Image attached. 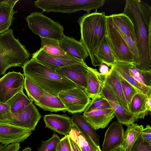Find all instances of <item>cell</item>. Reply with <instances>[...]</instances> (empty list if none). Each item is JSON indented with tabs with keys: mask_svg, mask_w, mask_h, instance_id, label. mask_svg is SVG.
<instances>
[{
	"mask_svg": "<svg viewBox=\"0 0 151 151\" xmlns=\"http://www.w3.org/2000/svg\"><path fill=\"white\" fill-rule=\"evenodd\" d=\"M134 26L139 53L138 69L151 71V6L140 0H127L123 13Z\"/></svg>",
	"mask_w": 151,
	"mask_h": 151,
	"instance_id": "1",
	"label": "cell"
},
{
	"mask_svg": "<svg viewBox=\"0 0 151 151\" xmlns=\"http://www.w3.org/2000/svg\"><path fill=\"white\" fill-rule=\"evenodd\" d=\"M23 75L45 92L57 96L61 91L73 88L77 86L70 81L44 65L31 59L22 67Z\"/></svg>",
	"mask_w": 151,
	"mask_h": 151,
	"instance_id": "2",
	"label": "cell"
},
{
	"mask_svg": "<svg viewBox=\"0 0 151 151\" xmlns=\"http://www.w3.org/2000/svg\"><path fill=\"white\" fill-rule=\"evenodd\" d=\"M106 17L105 12H99L96 10L93 13L84 14L77 21L80 27V41L85 47L94 67L98 65L93 49L105 37Z\"/></svg>",
	"mask_w": 151,
	"mask_h": 151,
	"instance_id": "3",
	"label": "cell"
},
{
	"mask_svg": "<svg viewBox=\"0 0 151 151\" xmlns=\"http://www.w3.org/2000/svg\"><path fill=\"white\" fill-rule=\"evenodd\" d=\"M31 56L25 46L15 37L12 29L0 34V75L10 68L22 67Z\"/></svg>",
	"mask_w": 151,
	"mask_h": 151,
	"instance_id": "4",
	"label": "cell"
},
{
	"mask_svg": "<svg viewBox=\"0 0 151 151\" xmlns=\"http://www.w3.org/2000/svg\"><path fill=\"white\" fill-rule=\"evenodd\" d=\"M106 0H37L35 6L43 12L70 14L81 10L90 13L104 4Z\"/></svg>",
	"mask_w": 151,
	"mask_h": 151,
	"instance_id": "5",
	"label": "cell"
},
{
	"mask_svg": "<svg viewBox=\"0 0 151 151\" xmlns=\"http://www.w3.org/2000/svg\"><path fill=\"white\" fill-rule=\"evenodd\" d=\"M105 38L116 61L134 63V56L120 30L110 16L106 17Z\"/></svg>",
	"mask_w": 151,
	"mask_h": 151,
	"instance_id": "6",
	"label": "cell"
},
{
	"mask_svg": "<svg viewBox=\"0 0 151 151\" xmlns=\"http://www.w3.org/2000/svg\"><path fill=\"white\" fill-rule=\"evenodd\" d=\"M25 20L29 29L40 38L59 40L64 35L63 26L41 12H32L27 16Z\"/></svg>",
	"mask_w": 151,
	"mask_h": 151,
	"instance_id": "7",
	"label": "cell"
},
{
	"mask_svg": "<svg viewBox=\"0 0 151 151\" xmlns=\"http://www.w3.org/2000/svg\"><path fill=\"white\" fill-rule=\"evenodd\" d=\"M58 96L67 111L72 114L84 112L91 101L85 91L78 87L61 91Z\"/></svg>",
	"mask_w": 151,
	"mask_h": 151,
	"instance_id": "8",
	"label": "cell"
},
{
	"mask_svg": "<svg viewBox=\"0 0 151 151\" xmlns=\"http://www.w3.org/2000/svg\"><path fill=\"white\" fill-rule=\"evenodd\" d=\"M25 77L20 72H9L0 78V102L6 103L23 90Z\"/></svg>",
	"mask_w": 151,
	"mask_h": 151,
	"instance_id": "9",
	"label": "cell"
},
{
	"mask_svg": "<svg viewBox=\"0 0 151 151\" xmlns=\"http://www.w3.org/2000/svg\"><path fill=\"white\" fill-rule=\"evenodd\" d=\"M42 116L33 103L24 109L17 113H11L6 122L31 131L36 127Z\"/></svg>",
	"mask_w": 151,
	"mask_h": 151,
	"instance_id": "10",
	"label": "cell"
},
{
	"mask_svg": "<svg viewBox=\"0 0 151 151\" xmlns=\"http://www.w3.org/2000/svg\"><path fill=\"white\" fill-rule=\"evenodd\" d=\"M88 67L84 62L64 67L55 71L86 92L88 87Z\"/></svg>",
	"mask_w": 151,
	"mask_h": 151,
	"instance_id": "11",
	"label": "cell"
},
{
	"mask_svg": "<svg viewBox=\"0 0 151 151\" xmlns=\"http://www.w3.org/2000/svg\"><path fill=\"white\" fill-rule=\"evenodd\" d=\"M32 58L55 70L72 64L84 62L66 54L63 56L49 54L45 52L41 48L32 54Z\"/></svg>",
	"mask_w": 151,
	"mask_h": 151,
	"instance_id": "12",
	"label": "cell"
},
{
	"mask_svg": "<svg viewBox=\"0 0 151 151\" xmlns=\"http://www.w3.org/2000/svg\"><path fill=\"white\" fill-rule=\"evenodd\" d=\"M32 131L6 122H0V143L4 145L24 141Z\"/></svg>",
	"mask_w": 151,
	"mask_h": 151,
	"instance_id": "13",
	"label": "cell"
},
{
	"mask_svg": "<svg viewBox=\"0 0 151 151\" xmlns=\"http://www.w3.org/2000/svg\"><path fill=\"white\" fill-rule=\"evenodd\" d=\"M83 115L87 122L95 131L105 128L115 117L112 108L93 110L84 112Z\"/></svg>",
	"mask_w": 151,
	"mask_h": 151,
	"instance_id": "14",
	"label": "cell"
},
{
	"mask_svg": "<svg viewBox=\"0 0 151 151\" xmlns=\"http://www.w3.org/2000/svg\"><path fill=\"white\" fill-rule=\"evenodd\" d=\"M45 127L60 134H69L72 127L71 118L66 115L53 114L45 115L43 117Z\"/></svg>",
	"mask_w": 151,
	"mask_h": 151,
	"instance_id": "15",
	"label": "cell"
},
{
	"mask_svg": "<svg viewBox=\"0 0 151 151\" xmlns=\"http://www.w3.org/2000/svg\"><path fill=\"white\" fill-rule=\"evenodd\" d=\"M124 132L122 124L116 122H112L105 133L102 151H109L116 147L122 145Z\"/></svg>",
	"mask_w": 151,
	"mask_h": 151,
	"instance_id": "16",
	"label": "cell"
},
{
	"mask_svg": "<svg viewBox=\"0 0 151 151\" xmlns=\"http://www.w3.org/2000/svg\"><path fill=\"white\" fill-rule=\"evenodd\" d=\"M59 46L66 54L78 60L84 61L88 56L85 47L80 41L64 35L59 40Z\"/></svg>",
	"mask_w": 151,
	"mask_h": 151,
	"instance_id": "17",
	"label": "cell"
},
{
	"mask_svg": "<svg viewBox=\"0 0 151 151\" xmlns=\"http://www.w3.org/2000/svg\"><path fill=\"white\" fill-rule=\"evenodd\" d=\"M130 63L116 61L111 68L119 76L124 79L132 86L138 93L147 96L151 94V88L139 83L130 75L129 72Z\"/></svg>",
	"mask_w": 151,
	"mask_h": 151,
	"instance_id": "18",
	"label": "cell"
},
{
	"mask_svg": "<svg viewBox=\"0 0 151 151\" xmlns=\"http://www.w3.org/2000/svg\"><path fill=\"white\" fill-rule=\"evenodd\" d=\"M69 137L78 146L81 151H102L86 133L75 125L68 134Z\"/></svg>",
	"mask_w": 151,
	"mask_h": 151,
	"instance_id": "19",
	"label": "cell"
},
{
	"mask_svg": "<svg viewBox=\"0 0 151 151\" xmlns=\"http://www.w3.org/2000/svg\"><path fill=\"white\" fill-rule=\"evenodd\" d=\"M104 81L113 91L120 104L126 110L129 111L128 104L123 93L119 76L112 68L104 76Z\"/></svg>",
	"mask_w": 151,
	"mask_h": 151,
	"instance_id": "20",
	"label": "cell"
},
{
	"mask_svg": "<svg viewBox=\"0 0 151 151\" xmlns=\"http://www.w3.org/2000/svg\"><path fill=\"white\" fill-rule=\"evenodd\" d=\"M19 0H5L0 3V34L8 30L11 25L14 14V8Z\"/></svg>",
	"mask_w": 151,
	"mask_h": 151,
	"instance_id": "21",
	"label": "cell"
},
{
	"mask_svg": "<svg viewBox=\"0 0 151 151\" xmlns=\"http://www.w3.org/2000/svg\"><path fill=\"white\" fill-rule=\"evenodd\" d=\"M35 104L44 111L51 112L61 111L65 112L66 109L58 97L45 92L37 103Z\"/></svg>",
	"mask_w": 151,
	"mask_h": 151,
	"instance_id": "22",
	"label": "cell"
},
{
	"mask_svg": "<svg viewBox=\"0 0 151 151\" xmlns=\"http://www.w3.org/2000/svg\"><path fill=\"white\" fill-rule=\"evenodd\" d=\"M93 53L98 66L104 64L111 67L116 61L106 43L105 37L93 49Z\"/></svg>",
	"mask_w": 151,
	"mask_h": 151,
	"instance_id": "23",
	"label": "cell"
},
{
	"mask_svg": "<svg viewBox=\"0 0 151 151\" xmlns=\"http://www.w3.org/2000/svg\"><path fill=\"white\" fill-rule=\"evenodd\" d=\"M114 111L117 122L126 126L132 124L139 119L136 115L124 109L118 102L107 100Z\"/></svg>",
	"mask_w": 151,
	"mask_h": 151,
	"instance_id": "24",
	"label": "cell"
},
{
	"mask_svg": "<svg viewBox=\"0 0 151 151\" xmlns=\"http://www.w3.org/2000/svg\"><path fill=\"white\" fill-rule=\"evenodd\" d=\"M110 15L113 22L121 32L131 38L136 43L133 25L129 17L122 13Z\"/></svg>",
	"mask_w": 151,
	"mask_h": 151,
	"instance_id": "25",
	"label": "cell"
},
{
	"mask_svg": "<svg viewBox=\"0 0 151 151\" xmlns=\"http://www.w3.org/2000/svg\"><path fill=\"white\" fill-rule=\"evenodd\" d=\"M88 87L86 92L93 99L100 95L101 90V74L96 69L88 67Z\"/></svg>",
	"mask_w": 151,
	"mask_h": 151,
	"instance_id": "26",
	"label": "cell"
},
{
	"mask_svg": "<svg viewBox=\"0 0 151 151\" xmlns=\"http://www.w3.org/2000/svg\"><path fill=\"white\" fill-rule=\"evenodd\" d=\"M147 96L141 93H137L133 97L128 105L129 111L136 115L138 119H144L149 114L146 108V101Z\"/></svg>",
	"mask_w": 151,
	"mask_h": 151,
	"instance_id": "27",
	"label": "cell"
},
{
	"mask_svg": "<svg viewBox=\"0 0 151 151\" xmlns=\"http://www.w3.org/2000/svg\"><path fill=\"white\" fill-rule=\"evenodd\" d=\"M72 124L75 125L87 134L98 146H99V135L87 122L83 115L79 113L73 114L71 117Z\"/></svg>",
	"mask_w": 151,
	"mask_h": 151,
	"instance_id": "28",
	"label": "cell"
},
{
	"mask_svg": "<svg viewBox=\"0 0 151 151\" xmlns=\"http://www.w3.org/2000/svg\"><path fill=\"white\" fill-rule=\"evenodd\" d=\"M143 128V125L137 124L133 123L127 126L124 134L122 146L124 151H130Z\"/></svg>",
	"mask_w": 151,
	"mask_h": 151,
	"instance_id": "29",
	"label": "cell"
},
{
	"mask_svg": "<svg viewBox=\"0 0 151 151\" xmlns=\"http://www.w3.org/2000/svg\"><path fill=\"white\" fill-rule=\"evenodd\" d=\"M32 103L22 90L12 97L6 104L9 106L11 113H14L24 109Z\"/></svg>",
	"mask_w": 151,
	"mask_h": 151,
	"instance_id": "30",
	"label": "cell"
},
{
	"mask_svg": "<svg viewBox=\"0 0 151 151\" xmlns=\"http://www.w3.org/2000/svg\"><path fill=\"white\" fill-rule=\"evenodd\" d=\"M24 87L29 99L32 102L37 103L45 91L28 78L25 77Z\"/></svg>",
	"mask_w": 151,
	"mask_h": 151,
	"instance_id": "31",
	"label": "cell"
},
{
	"mask_svg": "<svg viewBox=\"0 0 151 151\" xmlns=\"http://www.w3.org/2000/svg\"><path fill=\"white\" fill-rule=\"evenodd\" d=\"M40 38L41 48L46 53L57 56H63L66 54L59 46V40L49 38Z\"/></svg>",
	"mask_w": 151,
	"mask_h": 151,
	"instance_id": "32",
	"label": "cell"
},
{
	"mask_svg": "<svg viewBox=\"0 0 151 151\" xmlns=\"http://www.w3.org/2000/svg\"><path fill=\"white\" fill-rule=\"evenodd\" d=\"M130 75L139 83L151 88V71H143L137 69L130 63L129 69Z\"/></svg>",
	"mask_w": 151,
	"mask_h": 151,
	"instance_id": "33",
	"label": "cell"
},
{
	"mask_svg": "<svg viewBox=\"0 0 151 151\" xmlns=\"http://www.w3.org/2000/svg\"><path fill=\"white\" fill-rule=\"evenodd\" d=\"M111 108L106 99L100 95L93 98L87 106L84 112L96 109H107Z\"/></svg>",
	"mask_w": 151,
	"mask_h": 151,
	"instance_id": "34",
	"label": "cell"
},
{
	"mask_svg": "<svg viewBox=\"0 0 151 151\" xmlns=\"http://www.w3.org/2000/svg\"><path fill=\"white\" fill-rule=\"evenodd\" d=\"M60 139L59 136L54 132L50 139L46 141H42L41 145L38 148V151H57Z\"/></svg>",
	"mask_w": 151,
	"mask_h": 151,
	"instance_id": "35",
	"label": "cell"
},
{
	"mask_svg": "<svg viewBox=\"0 0 151 151\" xmlns=\"http://www.w3.org/2000/svg\"><path fill=\"white\" fill-rule=\"evenodd\" d=\"M119 77L123 93L128 106L133 97L138 92L126 80L119 76Z\"/></svg>",
	"mask_w": 151,
	"mask_h": 151,
	"instance_id": "36",
	"label": "cell"
},
{
	"mask_svg": "<svg viewBox=\"0 0 151 151\" xmlns=\"http://www.w3.org/2000/svg\"><path fill=\"white\" fill-rule=\"evenodd\" d=\"M130 151H151V144L143 140L140 134L134 143Z\"/></svg>",
	"mask_w": 151,
	"mask_h": 151,
	"instance_id": "37",
	"label": "cell"
},
{
	"mask_svg": "<svg viewBox=\"0 0 151 151\" xmlns=\"http://www.w3.org/2000/svg\"><path fill=\"white\" fill-rule=\"evenodd\" d=\"M57 151H73L68 134L60 139L57 147Z\"/></svg>",
	"mask_w": 151,
	"mask_h": 151,
	"instance_id": "38",
	"label": "cell"
},
{
	"mask_svg": "<svg viewBox=\"0 0 151 151\" xmlns=\"http://www.w3.org/2000/svg\"><path fill=\"white\" fill-rule=\"evenodd\" d=\"M11 114L9 106L0 102V122H6Z\"/></svg>",
	"mask_w": 151,
	"mask_h": 151,
	"instance_id": "39",
	"label": "cell"
},
{
	"mask_svg": "<svg viewBox=\"0 0 151 151\" xmlns=\"http://www.w3.org/2000/svg\"><path fill=\"white\" fill-rule=\"evenodd\" d=\"M140 135L143 140L151 144V127L150 125H147L146 127L143 129Z\"/></svg>",
	"mask_w": 151,
	"mask_h": 151,
	"instance_id": "40",
	"label": "cell"
},
{
	"mask_svg": "<svg viewBox=\"0 0 151 151\" xmlns=\"http://www.w3.org/2000/svg\"><path fill=\"white\" fill-rule=\"evenodd\" d=\"M20 148V143L7 145L0 144V151H18Z\"/></svg>",
	"mask_w": 151,
	"mask_h": 151,
	"instance_id": "41",
	"label": "cell"
},
{
	"mask_svg": "<svg viewBox=\"0 0 151 151\" xmlns=\"http://www.w3.org/2000/svg\"><path fill=\"white\" fill-rule=\"evenodd\" d=\"M99 73L102 75H106L108 73L109 69L108 66L104 64H102L100 66Z\"/></svg>",
	"mask_w": 151,
	"mask_h": 151,
	"instance_id": "42",
	"label": "cell"
},
{
	"mask_svg": "<svg viewBox=\"0 0 151 151\" xmlns=\"http://www.w3.org/2000/svg\"><path fill=\"white\" fill-rule=\"evenodd\" d=\"M69 139L73 151H81L78 145L69 137Z\"/></svg>",
	"mask_w": 151,
	"mask_h": 151,
	"instance_id": "43",
	"label": "cell"
},
{
	"mask_svg": "<svg viewBox=\"0 0 151 151\" xmlns=\"http://www.w3.org/2000/svg\"><path fill=\"white\" fill-rule=\"evenodd\" d=\"M147 96L146 101V108L148 111L150 113L151 111V94Z\"/></svg>",
	"mask_w": 151,
	"mask_h": 151,
	"instance_id": "44",
	"label": "cell"
},
{
	"mask_svg": "<svg viewBox=\"0 0 151 151\" xmlns=\"http://www.w3.org/2000/svg\"><path fill=\"white\" fill-rule=\"evenodd\" d=\"M109 151H124L122 145L117 146Z\"/></svg>",
	"mask_w": 151,
	"mask_h": 151,
	"instance_id": "45",
	"label": "cell"
},
{
	"mask_svg": "<svg viewBox=\"0 0 151 151\" xmlns=\"http://www.w3.org/2000/svg\"><path fill=\"white\" fill-rule=\"evenodd\" d=\"M32 151V148L29 147H25L21 151Z\"/></svg>",
	"mask_w": 151,
	"mask_h": 151,
	"instance_id": "46",
	"label": "cell"
},
{
	"mask_svg": "<svg viewBox=\"0 0 151 151\" xmlns=\"http://www.w3.org/2000/svg\"><path fill=\"white\" fill-rule=\"evenodd\" d=\"M5 1V0H0V3L3 2Z\"/></svg>",
	"mask_w": 151,
	"mask_h": 151,
	"instance_id": "47",
	"label": "cell"
}]
</instances>
